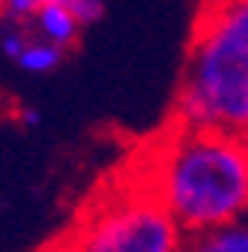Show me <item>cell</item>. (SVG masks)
I'll return each instance as SVG.
<instances>
[{
    "mask_svg": "<svg viewBox=\"0 0 248 252\" xmlns=\"http://www.w3.org/2000/svg\"><path fill=\"white\" fill-rule=\"evenodd\" d=\"M184 236L248 217V136L174 123L148 152L139 181Z\"/></svg>",
    "mask_w": 248,
    "mask_h": 252,
    "instance_id": "6da1fadb",
    "label": "cell"
},
{
    "mask_svg": "<svg viewBox=\"0 0 248 252\" xmlns=\"http://www.w3.org/2000/svg\"><path fill=\"white\" fill-rule=\"evenodd\" d=\"M174 117L248 136V0H210L184 62Z\"/></svg>",
    "mask_w": 248,
    "mask_h": 252,
    "instance_id": "7a4b0ae2",
    "label": "cell"
},
{
    "mask_svg": "<svg viewBox=\"0 0 248 252\" xmlns=\"http://www.w3.org/2000/svg\"><path fill=\"white\" fill-rule=\"evenodd\" d=\"M184 239L158 200L132 185L87 210L68 252H184Z\"/></svg>",
    "mask_w": 248,
    "mask_h": 252,
    "instance_id": "3957f363",
    "label": "cell"
},
{
    "mask_svg": "<svg viewBox=\"0 0 248 252\" xmlns=\"http://www.w3.org/2000/svg\"><path fill=\"white\" fill-rule=\"evenodd\" d=\"M68 55L71 52L45 42L29 26L0 20V62L10 71L23 74V78H49L68 62Z\"/></svg>",
    "mask_w": 248,
    "mask_h": 252,
    "instance_id": "277c9868",
    "label": "cell"
},
{
    "mask_svg": "<svg viewBox=\"0 0 248 252\" xmlns=\"http://www.w3.org/2000/svg\"><path fill=\"white\" fill-rule=\"evenodd\" d=\"M184 252H248V217L184 239Z\"/></svg>",
    "mask_w": 248,
    "mask_h": 252,
    "instance_id": "5b68a950",
    "label": "cell"
},
{
    "mask_svg": "<svg viewBox=\"0 0 248 252\" xmlns=\"http://www.w3.org/2000/svg\"><path fill=\"white\" fill-rule=\"evenodd\" d=\"M58 3L81 23V30H90L107 13V0H58Z\"/></svg>",
    "mask_w": 248,
    "mask_h": 252,
    "instance_id": "8992f818",
    "label": "cell"
},
{
    "mask_svg": "<svg viewBox=\"0 0 248 252\" xmlns=\"http://www.w3.org/2000/svg\"><path fill=\"white\" fill-rule=\"evenodd\" d=\"M20 123L26 126V129H36V126L42 123V110H39V107H20Z\"/></svg>",
    "mask_w": 248,
    "mask_h": 252,
    "instance_id": "52a82bcc",
    "label": "cell"
},
{
    "mask_svg": "<svg viewBox=\"0 0 248 252\" xmlns=\"http://www.w3.org/2000/svg\"><path fill=\"white\" fill-rule=\"evenodd\" d=\"M3 10H7V0H0V20H3Z\"/></svg>",
    "mask_w": 248,
    "mask_h": 252,
    "instance_id": "ba28073f",
    "label": "cell"
}]
</instances>
